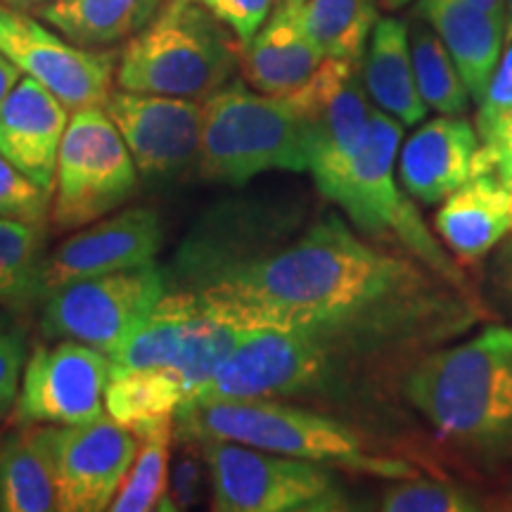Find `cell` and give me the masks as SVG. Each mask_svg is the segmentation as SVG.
Segmentation results:
<instances>
[{
    "mask_svg": "<svg viewBox=\"0 0 512 512\" xmlns=\"http://www.w3.org/2000/svg\"><path fill=\"white\" fill-rule=\"evenodd\" d=\"M240 330H320L358 361L456 332L475 318L456 285L356 238L339 216L275 247L242 245L183 290Z\"/></svg>",
    "mask_w": 512,
    "mask_h": 512,
    "instance_id": "obj_1",
    "label": "cell"
},
{
    "mask_svg": "<svg viewBox=\"0 0 512 512\" xmlns=\"http://www.w3.org/2000/svg\"><path fill=\"white\" fill-rule=\"evenodd\" d=\"M413 408L439 434L486 456H512V330L425 356L406 380Z\"/></svg>",
    "mask_w": 512,
    "mask_h": 512,
    "instance_id": "obj_2",
    "label": "cell"
},
{
    "mask_svg": "<svg viewBox=\"0 0 512 512\" xmlns=\"http://www.w3.org/2000/svg\"><path fill=\"white\" fill-rule=\"evenodd\" d=\"M174 434L190 439L235 441L259 451L344 467L389 482L418 477L403 460L370 453L361 434L344 422L273 399L183 406L174 415Z\"/></svg>",
    "mask_w": 512,
    "mask_h": 512,
    "instance_id": "obj_3",
    "label": "cell"
},
{
    "mask_svg": "<svg viewBox=\"0 0 512 512\" xmlns=\"http://www.w3.org/2000/svg\"><path fill=\"white\" fill-rule=\"evenodd\" d=\"M242 43L192 0H166L159 15L126 41L117 86L133 93L204 102L240 69Z\"/></svg>",
    "mask_w": 512,
    "mask_h": 512,
    "instance_id": "obj_4",
    "label": "cell"
},
{
    "mask_svg": "<svg viewBox=\"0 0 512 512\" xmlns=\"http://www.w3.org/2000/svg\"><path fill=\"white\" fill-rule=\"evenodd\" d=\"M401 138V121L382 110H373L366 136L335 174L316 183L318 190L347 211L363 233L373 235L375 240L396 242L432 273L456 287H465L458 266L437 245L418 209L396 185L394 164Z\"/></svg>",
    "mask_w": 512,
    "mask_h": 512,
    "instance_id": "obj_5",
    "label": "cell"
},
{
    "mask_svg": "<svg viewBox=\"0 0 512 512\" xmlns=\"http://www.w3.org/2000/svg\"><path fill=\"white\" fill-rule=\"evenodd\" d=\"M200 176L245 185L266 171H309L304 126L285 95L233 83L202 102Z\"/></svg>",
    "mask_w": 512,
    "mask_h": 512,
    "instance_id": "obj_6",
    "label": "cell"
},
{
    "mask_svg": "<svg viewBox=\"0 0 512 512\" xmlns=\"http://www.w3.org/2000/svg\"><path fill=\"white\" fill-rule=\"evenodd\" d=\"M351 358L320 330H249L192 403L304 399L328 389Z\"/></svg>",
    "mask_w": 512,
    "mask_h": 512,
    "instance_id": "obj_7",
    "label": "cell"
},
{
    "mask_svg": "<svg viewBox=\"0 0 512 512\" xmlns=\"http://www.w3.org/2000/svg\"><path fill=\"white\" fill-rule=\"evenodd\" d=\"M138 190V169L105 107H81L64 128L50 221L60 233L105 219Z\"/></svg>",
    "mask_w": 512,
    "mask_h": 512,
    "instance_id": "obj_8",
    "label": "cell"
},
{
    "mask_svg": "<svg viewBox=\"0 0 512 512\" xmlns=\"http://www.w3.org/2000/svg\"><path fill=\"white\" fill-rule=\"evenodd\" d=\"M245 335L247 330L197 309L190 294L169 290L110 356L112 377L140 370L164 373L181 384L190 403Z\"/></svg>",
    "mask_w": 512,
    "mask_h": 512,
    "instance_id": "obj_9",
    "label": "cell"
},
{
    "mask_svg": "<svg viewBox=\"0 0 512 512\" xmlns=\"http://www.w3.org/2000/svg\"><path fill=\"white\" fill-rule=\"evenodd\" d=\"M211 479V510L292 512L342 508L335 479L320 463L278 456L235 441L197 439Z\"/></svg>",
    "mask_w": 512,
    "mask_h": 512,
    "instance_id": "obj_10",
    "label": "cell"
},
{
    "mask_svg": "<svg viewBox=\"0 0 512 512\" xmlns=\"http://www.w3.org/2000/svg\"><path fill=\"white\" fill-rule=\"evenodd\" d=\"M169 292V273L157 264L74 280L43 299L46 339H76L112 356Z\"/></svg>",
    "mask_w": 512,
    "mask_h": 512,
    "instance_id": "obj_11",
    "label": "cell"
},
{
    "mask_svg": "<svg viewBox=\"0 0 512 512\" xmlns=\"http://www.w3.org/2000/svg\"><path fill=\"white\" fill-rule=\"evenodd\" d=\"M112 363L105 351L76 339L38 344L24 363L12 411L15 425H83L105 415Z\"/></svg>",
    "mask_w": 512,
    "mask_h": 512,
    "instance_id": "obj_12",
    "label": "cell"
},
{
    "mask_svg": "<svg viewBox=\"0 0 512 512\" xmlns=\"http://www.w3.org/2000/svg\"><path fill=\"white\" fill-rule=\"evenodd\" d=\"M0 53L62 100L67 110L105 105L119 55L81 48L29 12L0 3Z\"/></svg>",
    "mask_w": 512,
    "mask_h": 512,
    "instance_id": "obj_13",
    "label": "cell"
},
{
    "mask_svg": "<svg viewBox=\"0 0 512 512\" xmlns=\"http://www.w3.org/2000/svg\"><path fill=\"white\" fill-rule=\"evenodd\" d=\"M105 112L147 181L181 176L200 159L202 102L171 95L112 91Z\"/></svg>",
    "mask_w": 512,
    "mask_h": 512,
    "instance_id": "obj_14",
    "label": "cell"
},
{
    "mask_svg": "<svg viewBox=\"0 0 512 512\" xmlns=\"http://www.w3.org/2000/svg\"><path fill=\"white\" fill-rule=\"evenodd\" d=\"M57 472V510H110L136 460L138 439L110 415L83 425H50Z\"/></svg>",
    "mask_w": 512,
    "mask_h": 512,
    "instance_id": "obj_15",
    "label": "cell"
},
{
    "mask_svg": "<svg viewBox=\"0 0 512 512\" xmlns=\"http://www.w3.org/2000/svg\"><path fill=\"white\" fill-rule=\"evenodd\" d=\"M356 67L358 62L349 60H323L302 88L285 95L302 119L309 171L316 183L335 174L368 131L373 107Z\"/></svg>",
    "mask_w": 512,
    "mask_h": 512,
    "instance_id": "obj_16",
    "label": "cell"
},
{
    "mask_svg": "<svg viewBox=\"0 0 512 512\" xmlns=\"http://www.w3.org/2000/svg\"><path fill=\"white\" fill-rule=\"evenodd\" d=\"M162 245V219L150 207H131L88 223L43 256L38 271L41 302L74 280L155 264Z\"/></svg>",
    "mask_w": 512,
    "mask_h": 512,
    "instance_id": "obj_17",
    "label": "cell"
},
{
    "mask_svg": "<svg viewBox=\"0 0 512 512\" xmlns=\"http://www.w3.org/2000/svg\"><path fill=\"white\" fill-rule=\"evenodd\" d=\"M67 107L43 83L24 74L0 105V155L53 195Z\"/></svg>",
    "mask_w": 512,
    "mask_h": 512,
    "instance_id": "obj_18",
    "label": "cell"
},
{
    "mask_svg": "<svg viewBox=\"0 0 512 512\" xmlns=\"http://www.w3.org/2000/svg\"><path fill=\"white\" fill-rule=\"evenodd\" d=\"M477 152V128L463 114H441L422 124L403 145L399 162L403 188L425 204L444 202L475 176Z\"/></svg>",
    "mask_w": 512,
    "mask_h": 512,
    "instance_id": "obj_19",
    "label": "cell"
},
{
    "mask_svg": "<svg viewBox=\"0 0 512 512\" xmlns=\"http://www.w3.org/2000/svg\"><path fill=\"white\" fill-rule=\"evenodd\" d=\"M325 57L302 27V0H285L240 48V72L264 95H290L316 74Z\"/></svg>",
    "mask_w": 512,
    "mask_h": 512,
    "instance_id": "obj_20",
    "label": "cell"
},
{
    "mask_svg": "<svg viewBox=\"0 0 512 512\" xmlns=\"http://www.w3.org/2000/svg\"><path fill=\"white\" fill-rule=\"evenodd\" d=\"M420 15L444 41L470 98L482 100L503 50V19L467 0H420Z\"/></svg>",
    "mask_w": 512,
    "mask_h": 512,
    "instance_id": "obj_21",
    "label": "cell"
},
{
    "mask_svg": "<svg viewBox=\"0 0 512 512\" xmlns=\"http://www.w3.org/2000/svg\"><path fill=\"white\" fill-rule=\"evenodd\" d=\"M434 226L460 259H482L512 230L508 190L494 174L472 176L446 197Z\"/></svg>",
    "mask_w": 512,
    "mask_h": 512,
    "instance_id": "obj_22",
    "label": "cell"
},
{
    "mask_svg": "<svg viewBox=\"0 0 512 512\" xmlns=\"http://www.w3.org/2000/svg\"><path fill=\"white\" fill-rule=\"evenodd\" d=\"M363 83L375 105L403 126L425 119L427 105L415 83L408 27L401 19L382 17L375 22L363 60Z\"/></svg>",
    "mask_w": 512,
    "mask_h": 512,
    "instance_id": "obj_23",
    "label": "cell"
},
{
    "mask_svg": "<svg viewBox=\"0 0 512 512\" xmlns=\"http://www.w3.org/2000/svg\"><path fill=\"white\" fill-rule=\"evenodd\" d=\"M0 510H57L50 425H15V430L0 441Z\"/></svg>",
    "mask_w": 512,
    "mask_h": 512,
    "instance_id": "obj_24",
    "label": "cell"
},
{
    "mask_svg": "<svg viewBox=\"0 0 512 512\" xmlns=\"http://www.w3.org/2000/svg\"><path fill=\"white\" fill-rule=\"evenodd\" d=\"M166 0H50L36 15L81 48H112L159 15Z\"/></svg>",
    "mask_w": 512,
    "mask_h": 512,
    "instance_id": "obj_25",
    "label": "cell"
},
{
    "mask_svg": "<svg viewBox=\"0 0 512 512\" xmlns=\"http://www.w3.org/2000/svg\"><path fill=\"white\" fill-rule=\"evenodd\" d=\"M377 19L375 0H302V27L325 60H361Z\"/></svg>",
    "mask_w": 512,
    "mask_h": 512,
    "instance_id": "obj_26",
    "label": "cell"
},
{
    "mask_svg": "<svg viewBox=\"0 0 512 512\" xmlns=\"http://www.w3.org/2000/svg\"><path fill=\"white\" fill-rule=\"evenodd\" d=\"M136 434L138 451L119 494L110 503L112 512L157 510L164 496L171 444H174V415L140 420L128 425Z\"/></svg>",
    "mask_w": 512,
    "mask_h": 512,
    "instance_id": "obj_27",
    "label": "cell"
},
{
    "mask_svg": "<svg viewBox=\"0 0 512 512\" xmlns=\"http://www.w3.org/2000/svg\"><path fill=\"white\" fill-rule=\"evenodd\" d=\"M408 46L420 98L434 112L460 117L467 110L470 91L444 41L427 22H413L408 29Z\"/></svg>",
    "mask_w": 512,
    "mask_h": 512,
    "instance_id": "obj_28",
    "label": "cell"
},
{
    "mask_svg": "<svg viewBox=\"0 0 512 512\" xmlns=\"http://www.w3.org/2000/svg\"><path fill=\"white\" fill-rule=\"evenodd\" d=\"M46 226L0 219V306L24 311L41 302L38 271H41Z\"/></svg>",
    "mask_w": 512,
    "mask_h": 512,
    "instance_id": "obj_29",
    "label": "cell"
},
{
    "mask_svg": "<svg viewBox=\"0 0 512 512\" xmlns=\"http://www.w3.org/2000/svg\"><path fill=\"white\" fill-rule=\"evenodd\" d=\"M185 403V392L174 377L152 370L112 377L105 392V413L121 425L176 415Z\"/></svg>",
    "mask_w": 512,
    "mask_h": 512,
    "instance_id": "obj_30",
    "label": "cell"
},
{
    "mask_svg": "<svg viewBox=\"0 0 512 512\" xmlns=\"http://www.w3.org/2000/svg\"><path fill=\"white\" fill-rule=\"evenodd\" d=\"M176 437V434H174ZM209 477V465L202 444L190 437H176L171 446L169 470H166L164 496L157 510H188L200 503L204 484Z\"/></svg>",
    "mask_w": 512,
    "mask_h": 512,
    "instance_id": "obj_31",
    "label": "cell"
},
{
    "mask_svg": "<svg viewBox=\"0 0 512 512\" xmlns=\"http://www.w3.org/2000/svg\"><path fill=\"white\" fill-rule=\"evenodd\" d=\"M382 510L387 512H470L479 503L467 491L434 479H396L382 496Z\"/></svg>",
    "mask_w": 512,
    "mask_h": 512,
    "instance_id": "obj_32",
    "label": "cell"
},
{
    "mask_svg": "<svg viewBox=\"0 0 512 512\" xmlns=\"http://www.w3.org/2000/svg\"><path fill=\"white\" fill-rule=\"evenodd\" d=\"M53 195L36 185L17 169L8 157L0 155V219L41 223L50 219Z\"/></svg>",
    "mask_w": 512,
    "mask_h": 512,
    "instance_id": "obj_33",
    "label": "cell"
},
{
    "mask_svg": "<svg viewBox=\"0 0 512 512\" xmlns=\"http://www.w3.org/2000/svg\"><path fill=\"white\" fill-rule=\"evenodd\" d=\"M479 136L477 152V174H494L505 185L512 204V112L498 117L494 124H489Z\"/></svg>",
    "mask_w": 512,
    "mask_h": 512,
    "instance_id": "obj_34",
    "label": "cell"
},
{
    "mask_svg": "<svg viewBox=\"0 0 512 512\" xmlns=\"http://www.w3.org/2000/svg\"><path fill=\"white\" fill-rule=\"evenodd\" d=\"M192 3L202 5L221 24H226L242 46L264 27L273 8V0H192Z\"/></svg>",
    "mask_w": 512,
    "mask_h": 512,
    "instance_id": "obj_35",
    "label": "cell"
},
{
    "mask_svg": "<svg viewBox=\"0 0 512 512\" xmlns=\"http://www.w3.org/2000/svg\"><path fill=\"white\" fill-rule=\"evenodd\" d=\"M512 112V34L505 31V41L501 57L491 74L489 86L479 100V112H477V131H482L489 124H494L498 117Z\"/></svg>",
    "mask_w": 512,
    "mask_h": 512,
    "instance_id": "obj_36",
    "label": "cell"
},
{
    "mask_svg": "<svg viewBox=\"0 0 512 512\" xmlns=\"http://www.w3.org/2000/svg\"><path fill=\"white\" fill-rule=\"evenodd\" d=\"M24 363H27V344L22 332L0 330V420L10 418L22 387Z\"/></svg>",
    "mask_w": 512,
    "mask_h": 512,
    "instance_id": "obj_37",
    "label": "cell"
},
{
    "mask_svg": "<svg viewBox=\"0 0 512 512\" xmlns=\"http://www.w3.org/2000/svg\"><path fill=\"white\" fill-rule=\"evenodd\" d=\"M22 79V72L12 64L8 57L0 53V105H3L5 98H8L12 88H15V83Z\"/></svg>",
    "mask_w": 512,
    "mask_h": 512,
    "instance_id": "obj_38",
    "label": "cell"
},
{
    "mask_svg": "<svg viewBox=\"0 0 512 512\" xmlns=\"http://www.w3.org/2000/svg\"><path fill=\"white\" fill-rule=\"evenodd\" d=\"M498 280L512 294V242L503 249L501 261H498Z\"/></svg>",
    "mask_w": 512,
    "mask_h": 512,
    "instance_id": "obj_39",
    "label": "cell"
},
{
    "mask_svg": "<svg viewBox=\"0 0 512 512\" xmlns=\"http://www.w3.org/2000/svg\"><path fill=\"white\" fill-rule=\"evenodd\" d=\"M467 3L477 5L479 10L489 12V15H494L505 22V0H467Z\"/></svg>",
    "mask_w": 512,
    "mask_h": 512,
    "instance_id": "obj_40",
    "label": "cell"
},
{
    "mask_svg": "<svg viewBox=\"0 0 512 512\" xmlns=\"http://www.w3.org/2000/svg\"><path fill=\"white\" fill-rule=\"evenodd\" d=\"M3 5H10L15 10H24V12H36L41 10L43 5H48L50 0H0Z\"/></svg>",
    "mask_w": 512,
    "mask_h": 512,
    "instance_id": "obj_41",
    "label": "cell"
},
{
    "mask_svg": "<svg viewBox=\"0 0 512 512\" xmlns=\"http://www.w3.org/2000/svg\"><path fill=\"white\" fill-rule=\"evenodd\" d=\"M505 31L512 34V0H505Z\"/></svg>",
    "mask_w": 512,
    "mask_h": 512,
    "instance_id": "obj_42",
    "label": "cell"
},
{
    "mask_svg": "<svg viewBox=\"0 0 512 512\" xmlns=\"http://www.w3.org/2000/svg\"><path fill=\"white\" fill-rule=\"evenodd\" d=\"M384 3H387L389 8H399V5H406L408 0H384Z\"/></svg>",
    "mask_w": 512,
    "mask_h": 512,
    "instance_id": "obj_43",
    "label": "cell"
},
{
    "mask_svg": "<svg viewBox=\"0 0 512 512\" xmlns=\"http://www.w3.org/2000/svg\"><path fill=\"white\" fill-rule=\"evenodd\" d=\"M3 328H8V318L0 316V330H3Z\"/></svg>",
    "mask_w": 512,
    "mask_h": 512,
    "instance_id": "obj_44",
    "label": "cell"
}]
</instances>
